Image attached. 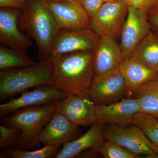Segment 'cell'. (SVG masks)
I'll return each instance as SVG.
<instances>
[{
	"label": "cell",
	"instance_id": "obj_1",
	"mask_svg": "<svg viewBox=\"0 0 158 158\" xmlns=\"http://www.w3.org/2000/svg\"><path fill=\"white\" fill-rule=\"evenodd\" d=\"M94 51H79L56 59L47 85L69 93L88 94L94 77Z\"/></svg>",
	"mask_w": 158,
	"mask_h": 158
},
{
	"label": "cell",
	"instance_id": "obj_2",
	"mask_svg": "<svg viewBox=\"0 0 158 158\" xmlns=\"http://www.w3.org/2000/svg\"><path fill=\"white\" fill-rule=\"evenodd\" d=\"M19 19L23 28L37 44L40 61H48L53 41L60 30L48 3L42 0H30Z\"/></svg>",
	"mask_w": 158,
	"mask_h": 158
},
{
	"label": "cell",
	"instance_id": "obj_3",
	"mask_svg": "<svg viewBox=\"0 0 158 158\" xmlns=\"http://www.w3.org/2000/svg\"><path fill=\"white\" fill-rule=\"evenodd\" d=\"M56 111L52 102L22 108L5 117V124L21 131V139L16 147L28 149L39 145L40 134Z\"/></svg>",
	"mask_w": 158,
	"mask_h": 158
},
{
	"label": "cell",
	"instance_id": "obj_4",
	"mask_svg": "<svg viewBox=\"0 0 158 158\" xmlns=\"http://www.w3.org/2000/svg\"><path fill=\"white\" fill-rule=\"evenodd\" d=\"M53 71L48 61H40L33 65L0 72L1 100L23 93L30 88L48 84Z\"/></svg>",
	"mask_w": 158,
	"mask_h": 158
},
{
	"label": "cell",
	"instance_id": "obj_5",
	"mask_svg": "<svg viewBox=\"0 0 158 158\" xmlns=\"http://www.w3.org/2000/svg\"><path fill=\"white\" fill-rule=\"evenodd\" d=\"M103 135L105 139L117 143L137 156L156 158L158 147L136 126L105 125Z\"/></svg>",
	"mask_w": 158,
	"mask_h": 158
},
{
	"label": "cell",
	"instance_id": "obj_6",
	"mask_svg": "<svg viewBox=\"0 0 158 158\" xmlns=\"http://www.w3.org/2000/svg\"><path fill=\"white\" fill-rule=\"evenodd\" d=\"M128 7L125 0L104 2L96 14L90 19V29L99 37L116 40L120 37Z\"/></svg>",
	"mask_w": 158,
	"mask_h": 158
},
{
	"label": "cell",
	"instance_id": "obj_7",
	"mask_svg": "<svg viewBox=\"0 0 158 158\" xmlns=\"http://www.w3.org/2000/svg\"><path fill=\"white\" fill-rule=\"evenodd\" d=\"M99 38L90 28L75 31L60 29L53 41L48 61L53 62L70 53L94 51Z\"/></svg>",
	"mask_w": 158,
	"mask_h": 158
},
{
	"label": "cell",
	"instance_id": "obj_8",
	"mask_svg": "<svg viewBox=\"0 0 158 158\" xmlns=\"http://www.w3.org/2000/svg\"><path fill=\"white\" fill-rule=\"evenodd\" d=\"M88 94L97 106L114 103L127 96L126 85L119 69L94 77Z\"/></svg>",
	"mask_w": 158,
	"mask_h": 158
},
{
	"label": "cell",
	"instance_id": "obj_9",
	"mask_svg": "<svg viewBox=\"0 0 158 158\" xmlns=\"http://www.w3.org/2000/svg\"><path fill=\"white\" fill-rule=\"evenodd\" d=\"M150 31L146 11L129 6L119 44L124 59L131 57Z\"/></svg>",
	"mask_w": 158,
	"mask_h": 158
},
{
	"label": "cell",
	"instance_id": "obj_10",
	"mask_svg": "<svg viewBox=\"0 0 158 158\" xmlns=\"http://www.w3.org/2000/svg\"><path fill=\"white\" fill-rule=\"evenodd\" d=\"M69 94L51 85L39 86L34 90L23 92L18 98L0 105V116L3 118L22 108L41 106L61 100Z\"/></svg>",
	"mask_w": 158,
	"mask_h": 158
},
{
	"label": "cell",
	"instance_id": "obj_11",
	"mask_svg": "<svg viewBox=\"0 0 158 158\" xmlns=\"http://www.w3.org/2000/svg\"><path fill=\"white\" fill-rule=\"evenodd\" d=\"M54 102L56 111L77 126H91L97 122L95 105L88 94H70Z\"/></svg>",
	"mask_w": 158,
	"mask_h": 158
},
{
	"label": "cell",
	"instance_id": "obj_12",
	"mask_svg": "<svg viewBox=\"0 0 158 158\" xmlns=\"http://www.w3.org/2000/svg\"><path fill=\"white\" fill-rule=\"evenodd\" d=\"M48 6L60 30L75 31L90 28V17L80 2L52 1Z\"/></svg>",
	"mask_w": 158,
	"mask_h": 158
},
{
	"label": "cell",
	"instance_id": "obj_13",
	"mask_svg": "<svg viewBox=\"0 0 158 158\" xmlns=\"http://www.w3.org/2000/svg\"><path fill=\"white\" fill-rule=\"evenodd\" d=\"M95 113L97 121L124 127L132 124L134 116L140 113V108L135 98H124L111 104L95 105Z\"/></svg>",
	"mask_w": 158,
	"mask_h": 158
},
{
	"label": "cell",
	"instance_id": "obj_14",
	"mask_svg": "<svg viewBox=\"0 0 158 158\" xmlns=\"http://www.w3.org/2000/svg\"><path fill=\"white\" fill-rule=\"evenodd\" d=\"M22 11L11 8L0 9V42L7 47L24 51L31 47L32 42L18 28L17 21Z\"/></svg>",
	"mask_w": 158,
	"mask_h": 158
},
{
	"label": "cell",
	"instance_id": "obj_15",
	"mask_svg": "<svg viewBox=\"0 0 158 158\" xmlns=\"http://www.w3.org/2000/svg\"><path fill=\"white\" fill-rule=\"evenodd\" d=\"M78 127L62 113L56 111L44 128L39 137L40 142L44 145L60 146L74 140Z\"/></svg>",
	"mask_w": 158,
	"mask_h": 158
},
{
	"label": "cell",
	"instance_id": "obj_16",
	"mask_svg": "<svg viewBox=\"0 0 158 158\" xmlns=\"http://www.w3.org/2000/svg\"><path fill=\"white\" fill-rule=\"evenodd\" d=\"M123 60L120 46L116 40L100 37L94 50V77L115 70L118 68Z\"/></svg>",
	"mask_w": 158,
	"mask_h": 158
},
{
	"label": "cell",
	"instance_id": "obj_17",
	"mask_svg": "<svg viewBox=\"0 0 158 158\" xmlns=\"http://www.w3.org/2000/svg\"><path fill=\"white\" fill-rule=\"evenodd\" d=\"M105 126L103 123L97 121L83 135L63 144L62 149L55 158H73L89 149H92L97 154V148L104 139L103 131Z\"/></svg>",
	"mask_w": 158,
	"mask_h": 158
},
{
	"label": "cell",
	"instance_id": "obj_18",
	"mask_svg": "<svg viewBox=\"0 0 158 158\" xmlns=\"http://www.w3.org/2000/svg\"><path fill=\"white\" fill-rule=\"evenodd\" d=\"M118 69L124 78L128 97L141 85L158 77L157 72L132 57L124 59Z\"/></svg>",
	"mask_w": 158,
	"mask_h": 158
},
{
	"label": "cell",
	"instance_id": "obj_19",
	"mask_svg": "<svg viewBox=\"0 0 158 158\" xmlns=\"http://www.w3.org/2000/svg\"><path fill=\"white\" fill-rule=\"evenodd\" d=\"M131 98L138 101L140 113L158 118V77L141 85Z\"/></svg>",
	"mask_w": 158,
	"mask_h": 158
},
{
	"label": "cell",
	"instance_id": "obj_20",
	"mask_svg": "<svg viewBox=\"0 0 158 158\" xmlns=\"http://www.w3.org/2000/svg\"><path fill=\"white\" fill-rule=\"evenodd\" d=\"M158 72V36L150 31L131 57Z\"/></svg>",
	"mask_w": 158,
	"mask_h": 158
},
{
	"label": "cell",
	"instance_id": "obj_21",
	"mask_svg": "<svg viewBox=\"0 0 158 158\" xmlns=\"http://www.w3.org/2000/svg\"><path fill=\"white\" fill-rule=\"evenodd\" d=\"M23 50L0 47V69L1 70L26 67L35 64Z\"/></svg>",
	"mask_w": 158,
	"mask_h": 158
},
{
	"label": "cell",
	"instance_id": "obj_22",
	"mask_svg": "<svg viewBox=\"0 0 158 158\" xmlns=\"http://www.w3.org/2000/svg\"><path fill=\"white\" fill-rule=\"evenodd\" d=\"M60 146L44 145L40 149L28 151L14 147L2 150L1 158H55Z\"/></svg>",
	"mask_w": 158,
	"mask_h": 158
},
{
	"label": "cell",
	"instance_id": "obj_23",
	"mask_svg": "<svg viewBox=\"0 0 158 158\" xmlns=\"http://www.w3.org/2000/svg\"><path fill=\"white\" fill-rule=\"evenodd\" d=\"M132 124L141 129L150 141L158 147V118L139 113L134 116Z\"/></svg>",
	"mask_w": 158,
	"mask_h": 158
},
{
	"label": "cell",
	"instance_id": "obj_24",
	"mask_svg": "<svg viewBox=\"0 0 158 158\" xmlns=\"http://www.w3.org/2000/svg\"><path fill=\"white\" fill-rule=\"evenodd\" d=\"M105 158H135L138 156L128 150L110 140L105 139L101 142L96 150Z\"/></svg>",
	"mask_w": 158,
	"mask_h": 158
},
{
	"label": "cell",
	"instance_id": "obj_25",
	"mask_svg": "<svg viewBox=\"0 0 158 158\" xmlns=\"http://www.w3.org/2000/svg\"><path fill=\"white\" fill-rule=\"evenodd\" d=\"M22 138L20 130L6 125L0 126V148L4 150L17 147Z\"/></svg>",
	"mask_w": 158,
	"mask_h": 158
},
{
	"label": "cell",
	"instance_id": "obj_26",
	"mask_svg": "<svg viewBox=\"0 0 158 158\" xmlns=\"http://www.w3.org/2000/svg\"><path fill=\"white\" fill-rule=\"evenodd\" d=\"M80 2L91 19L101 8L104 2L103 0H81Z\"/></svg>",
	"mask_w": 158,
	"mask_h": 158
},
{
	"label": "cell",
	"instance_id": "obj_27",
	"mask_svg": "<svg viewBox=\"0 0 158 158\" xmlns=\"http://www.w3.org/2000/svg\"><path fill=\"white\" fill-rule=\"evenodd\" d=\"M151 31L158 36V3L146 11Z\"/></svg>",
	"mask_w": 158,
	"mask_h": 158
},
{
	"label": "cell",
	"instance_id": "obj_28",
	"mask_svg": "<svg viewBox=\"0 0 158 158\" xmlns=\"http://www.w3.org/2000/svg\"><path fill=\"white\" fill-rule=\"evenodd\" d=\"M129 6L147 11L156 6L158 0H125Z\"/></svg>",
	"mask_w": 158,
	"mask_h": 158
},
{
	"label": "cell",
	"instance_id": "obj_29",
	"mask_svg": "<svg viewBox=\"0 0 158 158\" xmlns=\"http://www.w3.org/2000/svg\"><path fill=\"white\" fill-rule=\"evenodd\" d=\"M30 0H0L1 8H11L23 11Z\"/></svg>",
	"mask_w": 158,
	"mask_h": 158
},
{
	"label": "cell",
	"instance_id": "obj_30",
	"mask_svg": "<svg viewBox=\"0 0 158 158\" xmlns=\"http://www.w3.org/2000/svg\"><path fill=\"white\" fill-rule=\"evenodd\" d=\"M81 0H54L53 1H57V2H61V1H74V2H80Z\"/></svg>",
	"mask_w": 158,
	"mask_h": 158
},
{
	"label": "cell",
	"instance_id": "obj_31",
	"mask_svg": "<svg viewBox=\"0 0 158 158\" xmlns=\"http://www.w3.org/2000/svg\"><path fill=\"white\" fill-rule=\"evenodd\" d=\"M115 1V0H103L104 2H112V1Z\"/></svg>",
	"mask_w": 158,
	"mask_h": 158
},
{
	"label": "cell",
	"instance_id": "obj_32",
	"mask_svg": "<svg viewBox=\"0 0 158 158\" xmlns=\"http://www.w3.org/2000/svg\"><path fill=\"white\" fill-rule=\"evenodd\" d=\"M42 1L46 2L48 3L50 2H52V1H53L54 0H42Z\"/></svg>",
	"mask_w": 158,
	"mask_h": 158
},
{
	"label": "cell",
	"instance_id": "obj_33",
	"mask_svg": "<svg viewBox=\"0 0 158 158\" xmlns=\"http://www.w3.org/2000/svg\"><path fill=\"white\" fill-rule=\"evenodd\" d=\"M156 158H158V150L156 152Z\"/></svg>",
	"mask_w": 158,
	"mask_h": 158
}]
</instances>
